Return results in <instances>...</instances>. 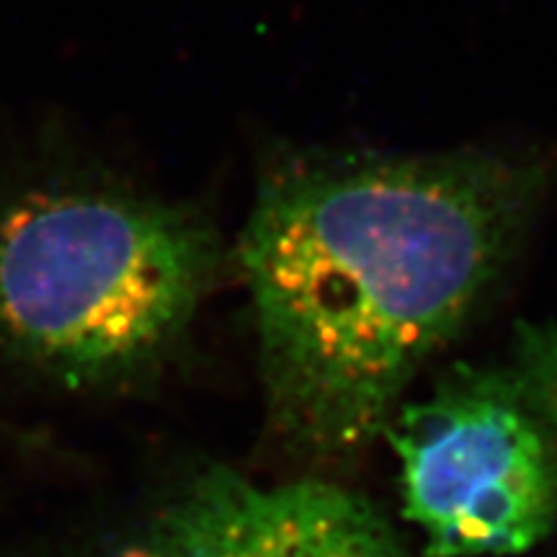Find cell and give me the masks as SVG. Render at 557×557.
I'll return each instance as SVG.
<instances>
[{
	"label": "cell",
	"mask_w": 557,
	"mask_h": 557,
	"mask_svg": "<svg viewBox=\"0 0 557 557\" xmlns=\"http://www.w3.org/2000/svg\"><path fill=\"white\" fill-rule=\"evenodd\" d=\"M122 557H418L377 513L336 485H261L214 470L165 506ZM426 557V555H421Z\"/></svg>",
	"instance_id": "4"
},
{
	"label": "cell",
	"mask_w": 557,
	"mask_h": 557,
	"mask_svg": "<svg viewBox=\"0 0 557 557\" xmlns=\"http://www.w3.org/2000/svg\"><path fill=\"white\" fill-rule=\"evenodd\" d=\"M225 253L205 212L107 173L0 186V354L73 393L148 380L184 344Z\"/></svg>",
	"instance_id": "2"
},
{
	"label": "cell",
	"mask_w": 557,
	"mask_h": 557,
	"mask_svg": "<svg viewBox=\"0 0 557 557\" xmlns=\"http://www.w3.org/2000/svg\"><path fill=\"white\" fill-rule=\"evenodd\" d=\"M547 184L537 156L475 148L263 165L235 263L278 426L320 455L380 436L517 259Z\"/></svg>",
	"instance_id": "1"
},
{
	"label": "cell",
	"mask_w": 557,
	"mask_h": 557,
	"mask_svg": "<svg viewBox=\"0 0 557 557\" xmlns=\"http://www.w3.org/2000/svg\"><path fill=\"white\" fill-rule=\"evenodd\" d=\"M403 511L426 557H506L557 527V320L451 367L387 429Z\"/></svg>",
	"instance_id": "3"
}]
</instances>
